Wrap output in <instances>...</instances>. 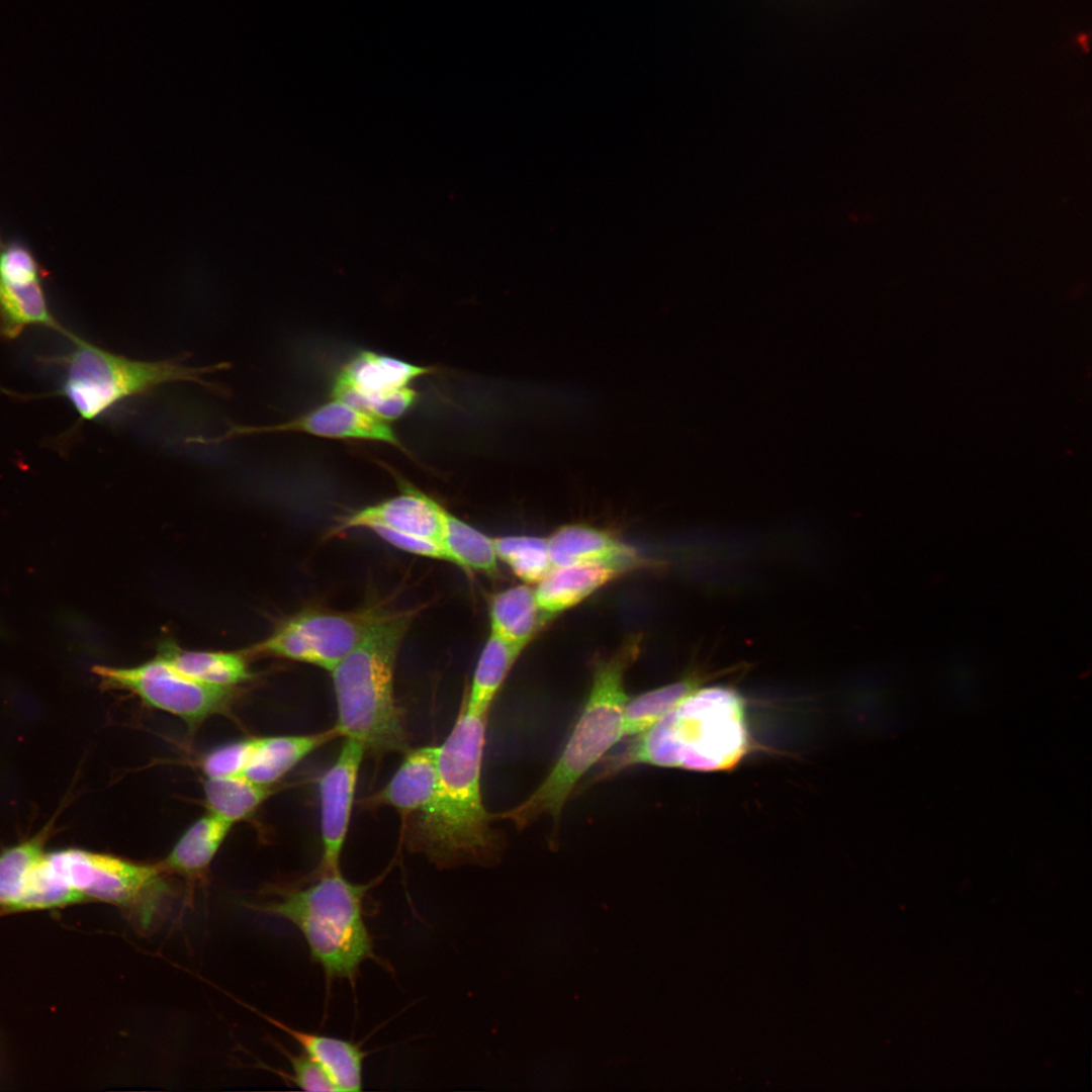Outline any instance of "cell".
<instances>
[{"label":"cell","instance_id":"cell-1","mask_svg":"<svg viewBox=\"0 0 1092 1092\" xmlns=\"http://www.w3.org/2000/svg\"><path fill=\"white\" fill-rule=\"evenodd\" d=\"M487 713L469 712L463 701L446 740L438 746L433 799L417 813L414 847L438 866L485 863L499 849L481 794Z\"/></svg>","mask_w":1092,"mask_h":1092},{"label":"cell","instance_id":"cell-2","mask_svg":"<svg viewBox=\"0 0 1092 1092\" xmlns=\"http://www.w3.org/2000/svg\"><path fill=\"white\" fill-rule=\"evenodd\" d=\"M749 747L743 698L727 687H696L670 712L611 757L601 777L635 764L727 770L746 755Z\"/></svg>","mask_w":1092,"mask_h":1092},{"label":"cell","instance_id":"cell-3","mask_svg":"<svg viewBox=\"0 0 1092 1092\" xmlns=\"http://www.w3.org/2000/svg\"><path fill=\"white\" fill-rule=\"evenodd\" d=\"M414 611H396L332 670L338 736L381 755L408 748L403 712L394 696L399 648Z\"/></svg>","mask_w":1092,"mask_h":1092},{"label":"cell","instance_id":"cell-4","mask_svg":"<svg viewBox=\"0 0 1092 1092\" xmlns=\"http://www.w3.org/2000/svg\"><path fill=\"white\" fill-rule=\"evenodd\" d=\"M639 637H631L613 655L596 662L587 701L551 771L502 818L524 828L542 815L559 817L579 780L624 736L623 715L629 699L624 676L639 654Z\"/></svg>","mask_w":1092,"mask_h":1092},{"label":"cell","instance_id":"cell-5","mask_svg":"<svg viewBox=\"0 0 1092 1092\" xmlns=\"http://www.w3.org/2000/svg\"><path fill=\"white\" fill-rule=\"evenodd\" d=\"M72 348L53 358L64 374L52 396L65 398L79 422L95 421L121 402L173 383H193L220 393L222 388L208 375L225 370L226 362L192 366L178 358L140 360L102 348L72 332Z\"/></svg>","mask_w":1092,"mask_h":1092},{"label":"cell","instance_id":"cell-6","mask_svg":"<svg viewBox=\"0 0 1092 1092\" xmlns=\"http://www.w3.org/2000/svg\"><path fill=\"white\" fill-rule=\"evenodd\" d=\"M368 889L345 879L340 871L324 873L309 886L284 891L256 908L294 924L328 980L353 982L361 964L375 958L364 918Z\"/></svg>","mask_w":1092,"mask_h":1092},{"label":"cell","instance_id":"cell-7","mask_svg":"<svg viewBox=\"0 0 1092 1092\" xmlns=\"http://www.w3.org/2000/svg\"><path fill=\"white\" fill-rule=\"evenodd\" d=\"M46 861L80 902L112 904L141 930L154 927L173 896L169 874L160 862L141 863L80 848L46 853Z\"/></svg>","mask_w":1092,"mask_h":1092},{"label":"cell","instance_id":"cell-8","mask_svg":"<svg viewBox=\"0 0 1092 1092\" xmlns=\"http://www.w3.org/2000/svg\"><path fill=\"white\" fill-rule=\"evenodd\" d=\"M393 613L379 606L346 612L304 609L279 623L253 650L331 671Z\"/></svg>","mask_w":1092,"mask_h":1092},{"label":"cell","instance_id":"cell-9","mask_svg":"<svg viewBox=\"0 0 1092 1092\" xmlns=\"http://www.w3.org/2000/svg\"><path fill=\"white\" fill-rule=\"evenodd\" d=\"M93 671L104 687L128 692L147 706L179 717L191 728L228 712L236 697V687L194 679L159 655L135 666L98 665Z\"/></svg>","mask_w":1092,"mask_h":1092},{"label":"cell","instance_id":"cell-10","mask_svg":"<svg viewBox=\"0 0 1092 1092\" xmlns=\"http://www.w3.org/2000/svg\"><path fill=\"white\" fill-rule=\"evenodd\" d=\"M430 371V367L361 351L337 375L332 395L380 420L391 421L401 417L418 398L408 383Z\"/></svg>","mask_w":1092,"mask_h":1092},{"label":"cell","instance_id":"cell-11","mask_svg":"<svg viewBox=\"0 0 1092 1092\" xmlns=\"http://www.w3.org/2000/svg\"><path fill=\"white\" fill-rule=\"evenodd\" d=\"M49 271L18 240L0 234V341L16 340L30 327H43L68 338L51 310L44 282Z\"/></svg>","mask_w":1092,"mask_h":1092},{"label":"cell","instance_id":"cell-12","mask_svg":"<svg viewBox=\"0 0 1092 1092\" xmlns=\"http://www.w3.org/2000/svg\"><path fill=\"white\" fill-rule=\"evenodd\" d=\"M294 432L331 439L382 442L405 451L386 421L337 399L284 423L266 426L235 425L219 436L193 438L189 442L219 444L243 436Z\"/></svg>","mask_w":1092,"mask_h":1092},{"label":"cell","instance_id":"cell-13","mask_svg":"<svg viewBox=\"0 0 1092 1092\" xmlns=\"http://www.w3.org/2000/svg\"><path fill=\"white\" fill-rule=\"evenodd\" d=\"M365 751L358 741L345 738L336 760L320 779L322 874L340 871L341 852Z\"/></svg>","mask_w":1092,"mask_h":1092},{"label":"cell","instance_id":"cell-14","mask_svg":"<svg viewBox=\"0 0 1092 1092\" xmlns=\"http://www.w3.org/2000/svg\"><path fill=\"white\" fill-rule=\"evenodd\" d=\"M444 511L436 499L404 483L397 495L343 517L333 533L379 526L442 543Z\"/></svg>","mask_w":1092,"mask_h":1092},{"label":"cell","instance_id":"cell-15","mask_svg":"<svg viewBox=\"0 0 1092 1092\" xmlns=\"http://www.w3.org/2000/svg\"><path fill=\"white\" fill-rule=\"evenodd\" d=\"M547 543L552 568L598 563L625 573L643 563V558L634 548L608 532L589 526H563L547 539Z\"/></svg>","mask_w":1092,"mask_h":1092},{"label":"cell","instance_id":"cell-16","mask_svg":"<svg viewBox=\"0 0 1092 1092\" xmlns=\"http://www.w3.org/2000/svg\"><path fill=\"white\" fill-rule=\"evenodd\" d=\"M390 781L368 803L386 805L404 815H416L433 799L438 781V747L423 746L405 751Z\"/></svg>","mask_w":1092,"mask_h":1092},{"label":"cell","instance_id":"cell-17","mask_svg":"<svg viewBox=\"0 0 1092 1092\" xmlns=\"http://www.w3.org/2000/svg\"><path fill=\"white\" fill-rule=\"evenodd\" d=\"M277 1028L291 1036L324 1071L336 1091H361L363 1062L366 1054L360 1046L343 1038L303 1031L264 1015Z\"/></svg>","mask_w":1092,"mask_h":1092},{"label":"cell","instance_id":"cell-18","mask_svg":"<svg viewBox=\"0 0 1092 1092\" xmlns=\"http://www.w3.org/2000/svg\"><path fill=\"white\" fill-rule=\"evenodd\" d=\"M623 574L617 568L598 563H579L552 568L538 583L536 602L543 618L568 610L596 590Z\"/></svg>","mask_w":1092,"mask_h":1092},{"label":"cell","instance_id":"cell-19","mask_svg":"<svg viewBox=\"0 0 1092 1092\" xmlns=\"http://www.w3.org/2000/svg\"><path fill=\"white\" fill-rule=\"evenodd\" d=\"M233 826L208 812L187 828L160 864L169 875L202 879Z\"/></svg>","mask_w":1092,"mask_h":1092},{"label":"cell","instance_id":"cell-20","mask_svg":"<svg viewBox=\"0 0 1092 1092\" xmlns=\"http://www.w3.org/2000/svg\"><path fill=\"white\" fill-rule=\"evenodd\" d=\"M336 736L338 734L333 727L313 734L260 737L255 753L241 776L261 785L272 786Z\"/></svg>","mask_w":1092,"mask_h":1092},{"label":"cell","instance_id":"cell-21","mask_svg":"<svg viewBox=\"0 0 1092 1092\" xmlns=\"http://www.w3.org/2000/svg\"><path fill=\"white\" fill-rule=\"evenodd\" d=\"M489 618L491 634L519 653L547 623L538 608L535 592L524 584L495 594L490 601Z\"/></svg>","mask_w":1092,"mask_h":1092},{"label":"cell","instance_id":"cell-22","mask_svg":"<svg viewBox=\"0 0 1092 1092\" xmlns=\"http://www.w3.org/2000/svg\"><path fill=\"white\" fill-rule=\"evenodd\" d=\"M158 655L180 672L210 685L237 687L253 677L246 658L238 652L186 650L165 642Z\"/></svg>","mask_w":1092,"mask_h":1092},{"label":"cell","instance_id":"cell-23","mask_svg":"<svg viewBox=\"0 0 1092 1092\" xmlns=\"http://www.w3.org/2000/svg\"><path fill=\"white\" fill-rule=\"evenodd\" d=\"M442 544L451 563L464 571L478 572L493 577L498 574L493 539L455 517L446 509L443 516Z\"/></svg>","mask_w":1092,"mask_h":1092},{"label":"cell","instance_id":"cell-24","mask_svg":"<svg viewBox=\"0 0 1092 1092\" xmlns=\"http://www.w3.org/2000/svg\"><path fill=\"white\" fill-rule=\"evenodd\" d=\"M520 654L507 642L490 634L477 660L468 694L463 699L469 712L488 713Z\"/></svg>","mask_w":1092,"mask_h":1092},{"label":"cell","instance_id":"cell-25","mask_svg":"<svg viewBox=\"0 0 1092 1092\" xmlns=\"http://www.w3.org/2000/svg\"><path fill=\"white\" fill-rule=\"evenodd\" d=\"M272 786L236 775L207 778L204 796L208 812L236 824L250 817L273 793Z\"/></svg>","mask_w":1092,"mask_h":1092},{"label":"cell","instance_id":"cell-26","mask_svg":"<svg viewBox=\"0 0 1092 1092\" xmlns=\"http://www.w3.org/2000/svg\"><path fill=\"white\" fill-rule=\"evenodd\" d=\"M43 854L39 839L21 842L0 853V909L25 911L34 873Z\"/></svg>","mask_w":1092,"mask_h":1092},{"label":"cell","instance_id":"cell-27","mask_svg":"<svg viewBox=\"0 0 1092 1092\" xmlns=\"http://www.w3.org/2000/svg\"><path fill=\"white\" fill-rule=\"evenodd\" d=\"M696 687L695 681L685 679L628 699L623 715L624 736H635L649 729Z\"/></svg>","mask_w":1092,"mask_h":1092},{"label":"cell","instance_id":"cell-28","mask_svg":"<svg viewBox=\"0 0 1092 1092\" xmlns=\"http://www.w3.org/2000/svg\"><path fill=\"white\" fill-rule=\"evenodd\" d=\"M497 558L526 582H539L551 569L547 539L506 536L493 539Z\"/></svg>","mask_w":1092,"mask_h":1092},{"label":"cell","instance_id":"cell-29","mask_svg":"<svg viewBox=\"0 0 1092 1092\" xmlns=\"http://www.w3.org/2000/svg\"><path fill=\"white\" fill-rule=\"evenodd\" d=\"M260 737L219 745L204 755L201 768L207 778L241 775L249 765Z\"/></svg>","mask_w":1092,"mask_h":1092},{"label":"cell","instance_id":"cell-30","mask_svg":"<svg viewBox=\"0 0 1092 1092\" xmlns=\"http://www.w3.org/2000/svg\"><path fill=\"white\" fill-rule=\"evenodd\" d=\"M393 547L415 555L451 562L443 544L430 539L396 532L384 527L374 526L369 529Z\"/></svg>","mask_w":1092,"mask_h":1092},{"label":"cell","instance_id":"cell-31","mask_svg":"<svg viewBox=\"0 0 1092 1092\" xmlns=\"http://www.w3.org/2000/svg\"><path fill=\"white\" fill-rule=\"evenodd\" d=\"M292 1069L290 1081L303 1091H336L318 1065L306 1054L293 1055L283 1049Z\"/></svg>","mask_w":1092,"mask_h":1092}]
</instances>
